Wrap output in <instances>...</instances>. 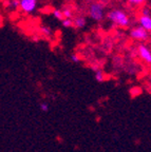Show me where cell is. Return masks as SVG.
Masks as SVG:
<instances>
[{
  "label": "cell",
  "instance_id": "obj_1",
  "mask_svg": "<svg viewBox=\"0 0 151 152\" xmlns=\"http://www.w3.org/2000/svg\"><path fill=\"white\" fill-rule=\"evenodd\" d=\"M107 18L113 23L122 26V28H127L130 24V18L128 14L120 9H113L107 14Z\"/></svg>",
  "mask_w": 151,
  "mask_h": 152
},
{
  "label": "cell",
  "instance_id": "obj_2",
  "mask_svg": "<svg viewBox=\"0 0 151 152\" xmlns=\"http://www.w3.org/2000/svg\"><path fill=\"white\" fill-rule=\"evenodd\" d=\"M88 15L94 21H100L105 17V7L100 2H93L89 7Z\"/></svg>",
  "mask_w": 151,
  "mask_h": 152
},
{
  "label": "cell",
  "instance_id": "obj_3",
  "mask_svg": "<svg viewBox=\"0 0 151 152\" xmlns=\"http://www.w3.org/2000/svg\"><path fill=\"white\" fill-rule=\"evenodd\" d=\"M130 37L133 38L134 40L139 41H145L149 38V32L146 31L144 28L141 26H135L130 31Z\"/></svg>",
  "mask_w": 151,
  "mask_h": 152
},
{
  "label": "cell",
  "instance_id": "obj_4",
  "mask_svg": "<svg viewBox=\"0 0 151 152\" xmlns=\"http://www.w3.org/2000/svg\"><path fill=\"white\" fill-rule=\"evenodd\" d=\"M19 7L23 13H33L37 7V0H19Z\"/></svg>",
  "mask_w": 151,
  "mask_h": 152
},
{
  "label": "cell",
  "instance_id": "obj_5",
  "mask_svg": "<svg viewBox=\"0 0 151 152\" xmlns=\"http://www.w3.org/2000/svg\"><path fill=\"white\" fill-rule=\"evenodd\" d=\"M137 52H139V57H141L145 62L151 64V51L147 45H139V47H137Z\"/></svg>",
  "mask_w": 151,
  "mask_h": 152
},
{
  "label": "cell",
  "instance_id": "obj_6",
  "mask_svg": "<svg viewBox=\"0 0 151 152\" xmlns=\"http://www.w3.org/2000/svg\"><path fill=\"white\" fill-rule=\"evenodd\" d=\"M139 23L146 31L151 32V13L141 15L139 18Z\"/></svg>",
  "mask_w": 151,
  "mask_h": 152
},
{
  "label": "cell",
  "instance_id": "obj_7",
  "mask_svg": "<svg viewBox=\"0 0 151 152\" xmlns=\"http://www.w3.org/2000/svg\"><path fill=\"white\" fill-rule=\"evenodd\" d=\"M87 24V19L84 16H78L75 18V20L73 21V26H75L76 28H84Z\"/></svg>",
  "mask_w": 151,
  "mask_h": 152
},
{
  "label": "cell",
  "instance_id": "obj_8",
  "mask_svg": "<svg viewBox=\"0 0 151 152\" xmlns=\"http://www.w3.org/2000/svg\"><path fill=\"white\" fill-rule=\"evenodd\" d=\"M94 78L95 80L97 81V83H103V81H105V74H104V71L100 69L96 70L94 73Z\"/></svg>",
  "mask_w": 151,
  "mask_h": 152
},
{
  "label": "cell",
  "instance_id": "obj_9",
  "mask_svg": "<svg viewBox=\"0 0 151 152\" xmlns=\"http://www.w3.org/2000/svg\"><path fill=\"white\" fill-rule=\"evenodd\" d=\"M40 32H41V34H43V36H45V37H50V36L53 34L52 28H50V26H41V28H40Z\"/></svg>",
  "mask_w": 151,
  "mask_h": 152
},
{
  "label": "cell",
  "instance_id": "obj_10",
  "mask_svg": "<svg viewBox=\"0 0 151 152\" xmlns=\"http://www.w3.org/2000/svg\"><path fill=\"white\" fill-rule=\"evenodd\" d=\"M52 15H53V17H54L55 19H57V20H59V21H62V19H64L62 11H60V10H58V9H55L54 11H53Z\"/></svg>",
  "mask_w": 151,
  "mask_h": 152
},
{
  "label": "cell",
  "instance_id": "obj_11",
  "mask_svg": "<svg viewBox=\"0 0 151 152\" xmlns=\"http://www.w3.org/2000/svg\"><path fill=\"white\" fill-rule=\"evenodd\" d=\"M62 26L66 28H72V26H73V20H72V19L64 18L62 20Z\"/></svg>",
  "mask_w": 151,
  "mask_h": 152
},
{
  "label": "cell",
  "instance_id": "obj_12",
  "mask_svg": "<svg viewBox=\"0 0 151 152\" xmlns=\"http://www.w3.org/2000/svg\"><path fill=\"white\" fill-rule=\"evenodd\" d=\"M39 109H40V111L47 113V112L50 111V104H48L47 102H41L39 104Z\"/></svg>",
  "mask_w": 151,
  "mask_h": 152
},
{
  "label": "cell",
  "instance_id": "obj_13",
  "mask_svg": "<svg viewBox=\"0 0 151 152\" xmlns=\"http://www.w3.org/2000/svg\"><path fill=\"white\" fill-rule=\"evenodd\" d=\"M62 15H64V18H68V19H72L73 17V13L70 9H65L62 11Z\"/></svg>",
  "mask_w": 151,
  "mask_h": 152
},
{
  "label": "cell",
  "instance_id": "obj_14",
  "mask_svg": "<svg viewBox=\"0 0 151 152\" xmlns=\"http://www.w3.org/2000/svg\"><path fill=\"white\" fill-rule=\"evenodd\" d=\"M128 2L132 5H139L145 2V0H128Z\"/></svg>",
  "mask_w": 151,
  "mask_h": 152
},
{
  "label": "cell",
  "instance_id": "obj_15",
  "mask_svg": "<svg viewBox=\"0 0 151 152\" xmlns=\"http://www.w3.org/2000/svg\"><path fill=\"white\" fill-rule=\"evenodd\" d=\"M10 5H11L13 9H18L19 7V0H11V1H10Z\"/></svg>",
  "mask_w": 151,
  "mask_h": 152
},
{
  "label": "cell",
  "instance_id": "obj_16",
  "mask_svg": "<svg viewBox=\"0 0 151 152\" xmlns=\"http://www.w3.org/2000/svg\"><path fill=\"white\" fill-rule=\"evenodd\" d=\"M70 58H71V60L73 62H79V56H78L77 54H75V53H73V54H71V56H70Z\"/></svg>",
  "mask_w": 151,
  "mask_h": 152
}]
</instances>
